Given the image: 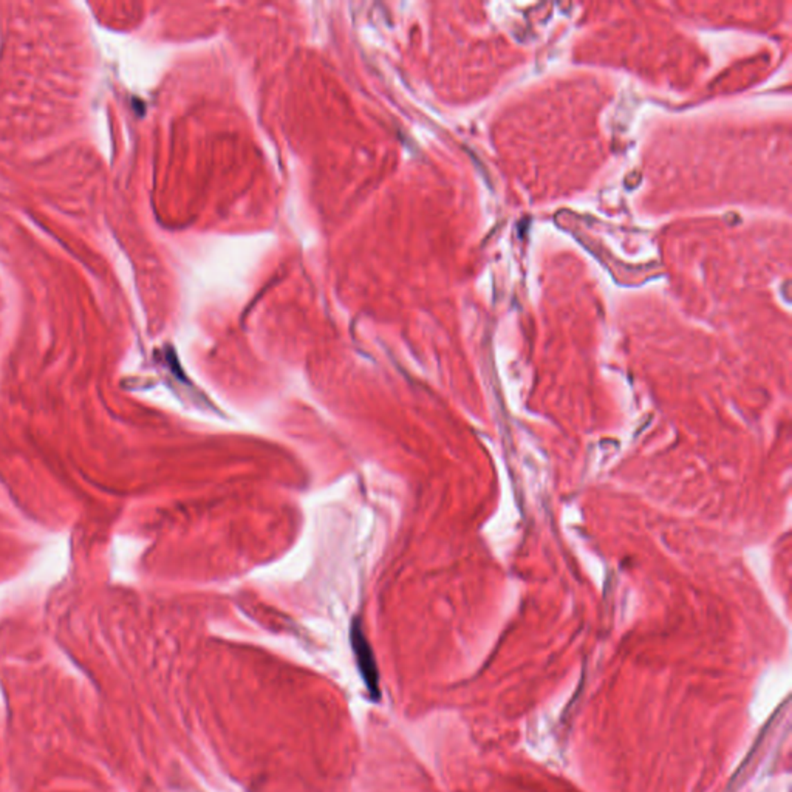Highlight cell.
<instances>
[{
    "label": "cell",
    "instance_id": "1",
    "mask_svg": "<svg viewBox=\"0 0 792 792\" xmlns=\"http://www.w3.org/2000/svg\"><path fill=\"white\" fill-rule=\"evenodd\" d=\"M351 647L356 655V662L359 671H361L362 680L367 685V690L373 700H379V674L376 667V661L371 651L370 644L365 637L361 624L358 621L351 624Z\"/></svg>",
    "mask_w": 792,
    "mask_h": 792
}]
</instances>
